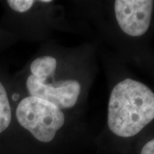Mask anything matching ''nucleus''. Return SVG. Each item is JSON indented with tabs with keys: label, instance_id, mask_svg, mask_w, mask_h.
Listing matches in <instances>:
<instances>
[{
	"label": "nucleus",
	"instance_id": "obj_1",
	"mask_svg": "<svg viewBox=\"0 0 154 154\" xmlns=\"http://www.w3.org/2000/svg\"><path fill=\"white\" fill-rule=\"evenodd\" d=\"M154 120V92L129 76L117 80L111 88L107 105V125L113 134L134 137Z\"/></svg>",
	"mask_w": 154,
	"mask_h": 154
},
{
	"label": "nucleus",
	"instance_id": "obj_2",
	"mask_svg": "<svg viewBox=\"0 0 154 154\" xmlns=\"http://www.w3.org/2000/svg\"><path fill=\"white\" fill-rule=\"evenodd\" d=\"M54 72L45 79L30 74L26 83L28 92L31 96L49 101L63 111L76 110L87 94L89 71L59 79L56 78Z\"/></svg>",
	"mask_w": 154,
	"mask_h": 154
},
{
	"label": "nucleus",
	"instance_id": "obj_3",
	"mask_svg": "<svg viewBox=\"0 0 154 154\" xmlns=\"http://www.w3.org/2000/svg\"><path fill=\"white\" fill-rule=\"evenodd\" d=\"M16 115L19 124L43 143L53 140L66 121L63 110L49 101L31 96L19 102Z\"/></svg>",
	"mask_w": 154,
	"mask_h": 154
},
{
	"label": "nucleus",
	"instance_id": "obj_4",
	"mask_svg": "<svg viewBox=\"0 0 154 154\" xmlns=\"http://www.w3.org/2000/svg\"><path fill=\"white\" fill-rule=\"evenodd\" d=\"M151 0H115L107 4L106 12L116 36L134 43L149 32L153 17Z\"/></svg>",
	"mask_w": 154,
	"mask_h": 154
},
{
	"label": "nucleus",
	"instance_id": "obj_5",
	"mask_svg": "<svg viewBox=\"0 0 154 154\" xmlns=\"http://www.w3.org/2000/svg\"><path fill=\"white\" fill-rule=\"evenodd\" d=\"M11 119V108L7 92L0 82V134L8 128Z\"/></svg>",
	"mask_w": 154,
	"mask_h": 154
},
{
	"label": "nucleus",
	"instance_id": "obj_6",
	"mask_svg": "<svg viewBox=\"0 0 154 154\" xmlns=\"http://www.w3.org/2000/svg\"><path fill=\"white\" fill-rule=\"evenodd\" d=\"M33 0H8L7 3L13 10L18 12H25L29 10L34 5Z\"/></svg>",
	"mask_w": 154,
	"mask_h": 154
},
{
	"label": "nucleus",
	"instance_id": "obj_7",
	"mask_svg": "<svg viewBox=\"0 0 154 154\" xmlns=\"http://www.w3.org/2000/svg\"><path fill=\"white\" fill-rule=\"evenodd\" d=\"M140 154H154V138L143 146Z\"/></svg>",
	"mask_w": 154,
	"mask_h": 154
},
{
	"label": "nucleus",
	"instance_id": "obj_8",
	"mask_svg": "<svg viewBox=\"0 0 154 154\" xmlns=\"http://www.w3.org/2000/svg\"><path fill=\"white\" fill-rule=\"evenodd\" d=\"M12 98H13V100H14V101H17V100L19 99V94H14V95H13Z\"/></svg>",
	"mask_w": 154,
	"mask_h": 154
}]
</instances>
